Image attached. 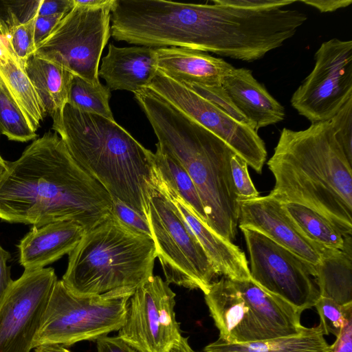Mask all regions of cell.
I'll return each mask as SVG.
<instances>
[{"label":"cell","mask_w":352,"mask_h":352,"mask_svg":"<svg viewBox=\"0 0 352 352\" xmlns=\"http://www.w3.org/2000/svg\"><path fill=\"white\" fill-rule=\"evenodd\" d=\"M103 186L73 159L57 133L34 140L8 162L0 182V219L38 227L73 221L87 231L112 214Z\"/></svg>","instance_id":"cell-1"},{"label":"cell","mask_w":352,"mask_h":352,"mask_svg":"<svg viewBox=\"0 0 352 352\" xmlns=\"http://www.w3.org/2000/svg\"><path fill=\"white\" fill-rule=\"evenodd\" d=\"M0 80L32 129L36 131L47 113L25 68L12 54L6 38L1 34Z\"/></svg>","instance_id":"cell-22"},{"label":"cell","mask_w":352,"mask_h":352,"mask_svg":"<svg viewBox=\"0 0 352 352\" xmlns=\"http://www.w3.org/2000/svg\"><path fill=\"white\" fill-rule=\"evenodd\" d=\"M320 324L304 327L295 336L241 344H230L219 338L206 345L204 352H331Z\"/></svg>","instance_id":"cell-24"},{"label":"cell","mask_w":352,"mask_h":352,"mask_svg":"<svg viewBox=\"0 0 352 352\" xmlns=\"http://www.w3.org/2000/svg\"><path fill=\"white\" fill-rule=\"evenodd\" d=\"M335 137L352 164V97L329 120Z\"/></svg>","instance_id":"cell-33"},{"label":"cell","mask_w":352,"mask_h":352,"mask_svg":"<svg viewBox=\"0 0 352 352\" xmlns=\"http://www.w3.org/2000/svg\"><path fill=\"white\" fill-rule=\"evenodd\" d=\"M0 133L8 140L25 142L36 133L0 80Z\"/></svg>","instance_id":"cell-29"},{"label":"cell","mask_w":352,"mask_h":352,"mask_svg":"<svg viewBox=\"0 0 352 352\" xmlns=\"http://www.w3.org/2000/svg\"><path fill=\"white\" fill-rule=\"evenodd\" d=\"M37 16L14 28L5 36L11 52L25 68L36 51L34 26Z\"/></svg>","instance_id":"cell-31"},{"label":"cell","mask_w":352,"mask_h":352,"mask_svg":"<svg viewBox=\"0 0 352 352\" xmlns=\"http://www.w3.org/2000/svg\"><path fill=\"white\" fill-rule=\"evenodd\" d=\"M315 65L291 98V105L311 123L329 120L352 97V41L323 42Z\"/></svg>","instance_id":"cell-10"},{"label":"cell","mask_w":352,"mask_h":352,"mask_svg":"<svg viewBox=\"0 0 352 352\" xmlns=\"http://www.w3.org/2000/svg\"><path fill=\"white\" fill-rule=\"evenodd\" d=\"M154 174L175 192L195 215L207 226V217L195 186L182 165L156 144L153 155Z\"/></svg>","instance_id":"cell-26"},{"label":"cell","mask_w":352,"mask_h":352,"mask_svg":"<svg viewBox=\"0 0 352 352\" xmlns=\"http://www.w3.org/2000/svg\"><path fill=\"white\" fill-rule=\"evenodd\" d=\"M52 267L24 270L0 300V352H30L53 288Z\"/></svg>","instance_id":"cell-12"},{"label":"cell","mask_w":352,"mask_h":352,"mask_svg":"<svg viewBox=\"0 0 352 352\" xmlns=\"http://www.w3.org/2000/svg\"><path fill=\"white\" fill-rule=\"evenodd\" d=\"M330 346L331 352H352V305L347 307L342 329Z\"/></svg>","instance_id":"cell-37"},{"label":"cell","mask_w":352,"mask_h":352,"mask_svg":"<svg viewBox=\"0 0 352 352\" xmlns=\"http://www.w3.org/2000/svg\"><path fill=\"white\" fill-rule=\"evenodd\" d=\"M167 352H196L188 342V338L182 336L181 339L175 343Z\"/></svg>","instance_id":"cell-43"},{"label":"cell","mask_w":352,"mask_h":352,"mask_svg":"<svg viewBox=\"0 0 352 352\" xmlns=\"http://www.w3.org/2000/svg\"><path fill=\"white\" fill-rule=\"evenodd\" d=\"M10 257V254L0 245V300L13 280L11 278L10 267L7 265V261Z\"/></svg>","instance_id":"cell-42"},{"label":"cell","mask_w":352,"mask_h":352,"mask_svg":"<svg viewBox=\"0 0 352 352\" xmlns=\"http://www.w3.org/2000/svg\"><path fill=\"white\" fill-rule=\"evenodd\" d=\"M74 6V0H42L38 16L67 14Z\"/></svg>","instance_id":"cell-40"},{"label":"cell","mask_w":352,"mask_h":352,"mask_svg":"<svg viewBox=\"0 0 352 352\" xmlns=\"http://www.w3.org/2000/svg\"><path fill=\"white\" fill-rule=\"evenodd\" d=\"M65 14L38 16L36 17L34 26V43L36 47L50 35Z\"/></svg>","instance_id":"cell-39"},{"label":"cell","mask_w":352,"mask_h":352,"mask_svg":"<svg viewBox=\"0 0 352 352\" xmlns=\"http://www.w3.org/2000/svg\"><path fill=\"white\" fill-rule=\"evenodd\" d=\"M8 168V162L4 160L0 155V182Z\"/></svg>","instance_id":"cell-46"},{"label":"cell","mask_w":352,"mask_h":352,"mask_svg":"<svg viewBox=\"0 0 352 352\" xmlns=\"http://www.w3.org/2000/svg\"><path fill=\"white\" fill-rule=\"evenodd\" d=\"M248 164L245 160L234 153L230 160L231 175L239 202L250 200L259 197L248 173Z\"/></svg>","instance_id":"cell-34"},{"label":"cell","mask_w":352,"mask_h":352,"mask_svg":"<svg viewBox=\"0 0 352 352\" xmlns=\"http://www.w3.org/2000/svg\"><path fill=\"white\" fill-rule=\"evenodd\" d=\"M239 203V228L256 230L311 266L341 250L325 248L308 238L291 220L281 203L267 195Z\"/></svg>","instance_id":"cell-14"},{"label":"cell","mask_w":352,"mask_h":352,"mask_svg":"<svg viewBox=\"0 0 352 352\" xmlns=\"http://www.w3.org/2000/svg\"><path fill=\"white\" fill-rule=\"evenodd\" d=\"M134 95L154 131L157 144L176 159L192 180L207 217V226L232 242L239 217L230 169L235 153L151 89H142Z\"/></svg>","instance_id":"cell-3"},{"label":"cell","mask_w":352,"mask_h":352,"mask_svg":"<svg viewBox=\"0 0 352 352\" xmlns=\"http://www.w3.org/2000/svg\"><path fill=\"white\" fill-rule=\"evenodd\" d=\"M110 0H74L76 5L88 7H98L108 3Z\"/></svg>","instance_id":"cell-45"},{"label":"cell","mask_w":352,"mask_h":352,"mask_svg":"<svg viewBox=\"0 0 352 352\" xmlns=\"http://www.w3.org/2000/svg\"><path fill=\"white\" fill-rule=\"evenodd\" d=\"M42 0H0V34L4 37L14 28L38 15Z\"/></svg>","instance_id":"cell-30"},{"label":"cell","mask_w":352,"mask_h":352,"mask_svg":"<svg viewBox=\"0 0 352 352\" xmlns=\"http://www.w3.org/2000/svg\"><path fill=\"white\" fill-rule=\"evenodd\" d=\"M158 70L183 84L221 85L234 67L207 52L179 47H155Z\"/></svg>","instance_id":"cell-20"},{"label":"cell","mask_w":352,"mask_h":352,"mask_svg":"<svg viewBox=\"0 0 352 352\" xmlns=\"http://www.w3.org/2000/svg\"><path fill=\"white\" fill-rule=\"evenodd\" d=\"M96 341L97 352H141L118 336L107 335Z\"/></svg>","instance_id":"cell-38"},{"label":"cell","mask_w":352,"mask_h":352,"mask_svg":"<svg viewBox=\"0 0 352 352\" xmlns=\"http://www.w3.org/2000/svg\"><path fill=\"white\" fill-rule=\"evenodd\" d=\"M113 200L112 214L131 230L151 236L147 218L117 199Z\"/></svg>","instance_id":"cell-36"},{"label":"cell","mask_w":352,"mask_h":352,"mask_svg":"<svg viewBox=\"0 0 352 352\" xmlns=\"http://www.w3.org/2000/svg\"><path fill=\"white\" fill-rule=\"evenodd\" d=\"M184 85L227 113L235 120L251 126L248 120L233 104L222 85Z\"/></svg>","instance_id":"cell-35"},{"label":"cell","mask_w":352,"mask_h":352,"mask_svg":"<svg viewBox=\"0 0 352 352\" xmlns=\"http://www.w3.org/2000/svg\"><path fill=\"white\" fill-rule=\"evenodd\" d=\"M35 352H72L66 347L59 344L41 345L35 348Z\"/></svg>","instance_id":"cell-44"},{"label":"cell","mask_w":352,"mask_h":352,"mask_svg":"<svg viewBox=\"0 0 352 352\" xmlns=\"http://www.w3.org/2000/svg\"><path fill=\"white\" fill-rule=\"evenodd\" d=\"M158 71L155 47L133 46L118 47L110 43L102 58L98 76L112 90H126L133 94L147 88Z\"/></svg>","instance_id":"cell-17"},{"label":"cell","mask_w":352,"mask_h":352,"mask_svg":"<svg viewBox=\"0 0 352 352\" xmlns=\"http://www.w3.org/2000/svg\"><path fill=\"white\" fill-rule=\"evenodd\" d=\"M73 159L117 199L147 218L153 153L115 120L66 104L52 126Z\"/></svg>","instance_id":"cell-4"},{"label":"cell","mask_w":352,"mask_h":352,"mask_svg":"<svg viewBox=\"0 0 352 352\" xmlns=\"http://www.w3.org/2000/svg\"><path fill=\"white\" fill-rule=\"evenodd\" d=\"M153 178L154 185L170 199L198 240L217 275L234 280L251 279L245 253L201 221L182 199L155 174Z\"/></svg>","instance_id":"cell-16"},{"label":"cell","mask_w":352,"mask_h":352,"mask_svg":"<svg viewBox=\"0 0 352 352\" xmlns=\"http://www.w3.org/2000/svg\"><path fill=\"white\" fill-rule=\"evenodd\" d=\"M349 305L342 306L330 298L319 296L314 307L320 316V324L324 335L331 333L338 336L342 329Z\"/></svg>","instance_id":"cell-32"},{"label":"cell","mask_w":352,"mask_h":352,"mask_svg":"<svg viewBox=\"0 0 352 352\" xmlns=\"http://www.w3.org/2000/svg\"><path fill=\"white\" fill-rule=\"evenodd\" d=\"M233 281L250 306L267 340L295 336L302 331V311L265 291L252 279Z\"/></svg>","instance_id":"cell-21"},{"label":"cell","mask_w":352,"mask_h":352,"mask_svg":"<svg viewBox=\"0 0 352 352\" xmlns=\"http://www.w3.org/2000/svg\"><path fill=\"white\" fill-rule=\"evenodd\" d=\"M223 88L238 110L256 131L283 121V106L278 102L246 68H234L226 76Z\"/></svg>","instance_id":"cell-19"},{"label":"cell","mask_w":352,"mask_h":352,"mask_svg":"<svg viewBox=\"0 0 352 352\" xmlns=\"http://www.w3.org/2000/svg\"><path fill=\"white\" fill-rule=\"evenodd\" d=\"M113 2L110 0L98 7L74 3L50 35L36 46L34 55L64 67L91 84L100 83L98 66L111 36Z\"/></svg>","instance_id":"cell-8"},{"label":"cell","mask_w":352,"mask_h":352,"mask_svg":"<svg viewBox=\"0 0 352 352\" xmlns=\"http://www.w3.org/2000/svg\"><path fill=\"white\" fill-rule=\"evenodd\" d=\"M129 298L78 296L72 293L61 280H57L33 348L47 344L69 346L119 331L126 320Z\"/></svg>","instance_id":"cell-6"},{"label":"cell","mask_w":352,"mask_h":352,"mask_svg":"<svg viewBox=\"0 0 352 352\" xmlns=\"http://www.w3.org/2000/svg\"><path fill=\"white\" fill-rule=\"evenodd\" d=\"M206 303L219 339L230 344L267 340L250 306L233 280L223 276L214 281L204 294Z\"/></svg>","instance_id":"cell-15"},{"label":"cell","mask_w":352,"mask_h":352,"mask_svg":"<svg viewBox=\"0 0 352 352\" xmlns=\"http://www.w3.org/2000/svg\"><path fill=\"white\" fill-rule=\"evenodd\" d=\"M110 98L111 91L106 85L100 82L93 85L74 75L67 104L80 111L114 120L109 107Z\"/></svg>","instance_id":"cell-28"},{"label":"cell","mask_w":352,"mask_h":352,"mask_svg":"<svg viewBox=\"0 0 352 352\" xmlns=\"http://www.w3.org/2000/svg\"><path fill=\"white\" fill-rule=\"evenodd\" d=\"M240 229L250 255L251 279L302 312L314 307L320 296L314 267L262 233Z\"/></svg>","instance_id":"cell-9"},{"label":"cell","mask_w":352,"mask_h":352,"mask_svg":"<svg viewBox=\"0 0 352 352\" xmlns=\"http://www.w3.org/2000/svg\"><path fill=\"white\" fill-rule=\"evenodd\" d=\"M267 166L275 179L269 195L310 208L351 236L352 164L329 120L300 131L283 128Z\"/></svg>","instance_id":"cell-2"},{"label":"cell","mask_w":352,"mask_h":352,"mask_svg":"<svg viewBox=\"0 0 352 352\" xmlns=\"http://www.w3.org/2000/svg\"><path fill=\"white\" fill-rule=\"evenodd\" d=\"M204 352V351H203Z\"/></svg>","instance_id":"cell-47"},{"label":"cell","mask_w":352,"mask_h":352,"mask_svg":"<svg viewBox=\"0 0 352 352\" xmlns=\"http://www.w3.org/2000/svg\"><path fill=\"white\" fill-rule=\"evenodd\" d=\"M147 220L166 281L206 294L218 275L175 206L155 185Z\"/></svg>","instance_id":"cell-7"},{"label":"cell","mask_w":352,"mask_h":352,"mask_svg":"<svg viewBox=\"0 0 352 352\" xmlns=\"http://www.w3.org/2000/svg\"><path fill=\"white\" fill-rule=\"evenodd\" d=\"M85 230L73 221H60L33 226L18 245L19 263L25 270H34L69 254Z\"/></svg>","instance_id":"cell-18"},{"label":"cell","mask_w":352,"mask_h":352,"mask_svg":"<svg viewBox=\"0 0 352 352\" xmlns=\"http://www.w3.org/2000/svg\"><path fill=\"white\" fill-rule=\"evenodd\" d=\"M314 281L320 296L330 298L342 306L352 304L351 254L341 251L314 267Z\"/></svg>","instance_id":"cell-25"},{"label":"cell","mask_w":352,"mask_h":352,"mask_svg":"<svg viewBox=\"0 0 352 352\" xmlns=\"http://www.w3.org/2000/svg\"><path fill=\"white\" fill-rule=\"evenodd\" d=\"M148 88L221 139L248 166L261 173L267 150L264 141L254 128L235 120L188 86L160 70Z\"/></svg>","instance_id":"cell-11"},{"label":"cell","mask_w":352,"mask_h":352,"mask_svg":"<svg viewBox=\"0 0 352 352\" xmlns=\"http://www.w3.org/2000/svg\"><path fill=\"white\" fill-rule=\"evenodd\" d=\"M175 296L166 280L151 276L130 297L118 336L141 352H167L182 338Z\"/></svg>","instance_id":"cell-13"},{"label":"cell","mask_w":352,"mask_h":352,"mask_svg":"<svg viewBox=\"0 0 352 352\" xmlns=\"http://www.w3.org/2000/svg\"><path fill=\"white\" fill-rule=\"evenodd\" d=\"M62 281L74 294L131 297L153 275L152 236L137 232L113 214L85 231L68 254Z\"/></svg>","instance_id":"cell-5"},{"label":"cell","mask_w":352,"mask_h":352,"mask_svg":"<svg viewBox=\"0 0 352 352\" xmlns=\"http://www.w3.org/2000/svg\"><path fill=\"white\" fill-rule=\"evenodd\" d=\"M298 2L311 6L320 12H332L348 7L352 0H298Z\"/></svg>","instance_id":"cell-41"},{"label":"cell","mask_w":352,"mask_h":352,"mask_svg":"<svg viewBox=\"0 0 352 352\" xmlns=\"http://www.w3.org/2000/svg\"><path fill=\"white\" fill-rule=\"evenodd\" d=\"M281 204L288 217L308 238L325 248L344 250L348 236H344L322 215L297 203L285 202Z\"/></svg>","instance_id":"cell-27"},{"label":"cell","mask_w":352,"mask_h":352,"mask_svg":"<svg viewBox=\"0 0 352 352\" xmlns=\"http://www.w3.org/2000/svg\"><path fill=\"white\" fill-rule=\"evenodd\" d=\"M25 71L46 113L52 118L53 125L57 124L67 103L74 75L64 67L35 55L28 60Z\"/></svg>","instance_id":"cell-23"}]
</instances>
